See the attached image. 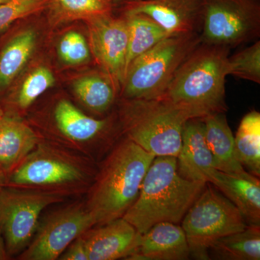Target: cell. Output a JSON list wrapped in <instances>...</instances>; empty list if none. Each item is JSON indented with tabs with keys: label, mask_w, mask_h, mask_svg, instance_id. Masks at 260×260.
<instances>
[{
	"label": "cell",
	"mask_w": 260,
	"mask_h": 260,
	"mask_svg": "<svg viewBox=\"0 0 260 260\" xmlns=\"http://www.w3.org/2000/svg\"><path fill=\"white\" fill-rule=\"evenodd\" d=\"M51 21L54 24L84 20L112 12L111 0H48Z\"/></svg>",
	"instance_id": "d4e9b609"
},
{
	"label": "cell",
	"mask_w": 260,
	"mask_h": 260,
	"mask_svg": "<svg viewBox=\"0 0 260 260\" xmlns=\"http://www.w3.org/2000/svg\"><path fill=\"white\" fill-rule=\"evenodd\" d=\"M6 173L3 172V171L0 169V190L6 186Z\"/></svg>",
	"instance_id": "1f68e13d"
},
{
	"label": "cell",
	"mask_w": 260,
	"mask_h": 260,
	"mask_svg": "<svg viewBox=\"0 0 260 260\" xmlns=\"http://www.w3.org/2000/svg\"><path fill=\"white\" fill-rule=\"evenodd\" d=\"M139 232L125 219L119 218L92 227L81 236L88 260L129 259L139 244Z\"/></svg>",
	"instance_id": "4fadbf2b"
},
{
	"label": "cell",
	"mask_w": 260,
	"mask_h": 260,
	"mask_svg": "<svg viewBox=\"0 0 260 260\" xmlns=\"http://www.w3.org/2000/svg\"><path fill=\"white\" fill-rule=\"evenodd\" d=\"M201 44L200 32L177 34L162 39L132 61L121 86L124 99L162 96L179 67Z\"/></svg>",
	"instance_id": "5b68a950"
},
{
	"label": "cell",
	"mask_w": 260,
	"mask_h": 260,
	"mask_svg": "<svg viewBox=\"0 0 260 260\" xmlns=\"http://www.w3.org/2000/svg\"><path fill=\"white\" fill-rule=\"evenodd\" d=\"M88 29L89 46L101 69L121 90L126 75L127 24L124 16L115 18L112 13L85 20Z\"/></svg>",
	"instance_id": "30bf717a"
},
{
	"label": "cell",
	"mask_w": 260,
	"mask_h": 260,
	"mask_svg": "<svg viewBox=\"0 0 260 260\" xmlns=\"http://www.w3.org/2000/svg\"><path fill=\"white\" fill-rule=\"evenodd\" d=\"M228 75L260 83V42L257 41L235 54L229 56Z\"/></svg>",
	"instance_id": "484cf974"
},
{
	"label": "cell",
	"mask_w": 260,
	"mask_h": 260,
	"mask_svg": "<svg viewBox=\"0 0 260 260\" xmlns=\"http://www.w3.org/2000/svg\"><path fill=\"white\" fill-rule=\"evenodd\" d=\"M62 200L56 191L3 187L0 190V228L8 254H18L28 246L43 210Z\"/></svg>",
	"instance_id": "ba28073f"
},
{
	"label": "cell",
	"mask_w": 260,
	"mask_h": 260,
	"mask_svg": "<svg viewBox=\"0 0 260 260\" xmlns=\"http://www.w3.org/2000/svg\"><path fill=\"white\" fill-rule=\"evenodd\" d=\"M194 119L182 108L167 98L124 99L121 121L126 138L154 156L177 158L183 129L186 121Z\"/></svg>",
	"instance_id": "277c9868"
},
{
	"label": "cell",
	"mask_w": 260,
	"mask_h": 260,
	"mask_svg": "<svg viewBox=\"0 0 260 260\" xmlns=\"http://www.w3.org/2000/svg\"><path fill=\"white\" fill-rule=\"evenodd\" d=\"M190 257L185 233L179 224H155L140 235L136 251L128 259L186 260Z\"/></svg>",
	"instance_id": "9a60e30c"
},
{
	"label": "cell",
	"mask_w": 260,
	"mask_h": 260,
	"mask_svg": "<svg viewBox=\"0 0 260 260\" xmlns=\"http://www.w3.org/2000/svg\"><path fill=\"white\" fill-rule=\"evenodd\" d=\"M206 184L181 177L176 157H155L138 198L122 218L140 234L162 222L179 224Z\"/></svg>",
	"instance_id": "6da1fadb"
},
{
	"label": "cell",
	"mask_w": 260,
	"mask_h": 260,
	"mask_svg": "<svg viewBox=\"0 0 260 260\" xmlns=\"http://www.w3.org/2000/svg\"><path fill=\"white\" fill-rule=\"evenodd\" d=\"M10 1V0H0V5L4 4V3H8V2Z\"/></svg>",
	"instance_id": "d6a6232c"
},
{
	"label": "cell",
	"mask_w": 260,
	"mask_h": 260,
	"mask_svg": "<svg viewBox=\"0 0 260 260\" xmlns=\"http://www.w3.org/2000/svg\"><path fill=\"white\" fill-rule=\"evenodd\" d=\"M59 59L64 64L80 65L90 61L91 51L85 38L79 32H66L57 46Z\"/></svg>",
	"instance_id": "83f0119b"
},
{
	"label": "cell",
	"mask_w": 260,
	"mask_h": 260,
	"mask_svg": "<svg viewBox=\"0 0 260 260\" xmlns=\"http://www.w3.org/2000/svg\"><path fill=\"white\" fill-rule=\"evenodd\" d=\"M95 225L83 205H71L51 214L38 227L34 240L20 256L25 260H55L84 233Z\"/></svg>",
	"instance_id": "9c48e42d"
},
{
	"label": "cell",
	"mask_w": 260,
	"mask_h": 260,
	"mask_svg": "<svg viewBox=\"0 0 260 260\" xmlns=\"http://www.w3.org/2000/svg\"><path fill=\"white\" fill-rule=\"evenodd\" d=\"M37 35L26 29L12 38L0 53V92L8 88L25 68L36 49Z\"/></svg>",
	"instance_id": "ffe728a7"
},
{
	"label": "cell",
	"mask_w": 260,
	"mask_h": 260,
	"mask_svg": "<svg viewBox=\"0 0 260 260\" xmlns=\"http://www.w3.org/2000/svg\"><path fill=\"white\" fill-rule=\"evenodd\" d=\"M155 158L126 138L112 149L98 173L85 205L95 225L124 216L138 198Z\"/></svg>",
	"instance_id": "7a4b0ae2"
},
{
	"label": "cell",
	"mask_w": 260,
	"mask_h": 260,
	"mask_svg": "<svg viewBox=\"0 0 260 260\" xmlns=\"http://www.w3.org/2000/svg\"><path fill=\"white\" fill-rule=\"evenodd\" d=\"M73 87L80 102L96 113L107 112L114 104L118 91L112 80L103 71L78 78Z\"/></svg>",
	"instance_id": "cb8c5ba5"
},
{
	"label": "cell",
	"mask_w": 260,
	"mask_h": 260,
	"mask_svg": "<svg viewBox=\"0 0 260 260\" xmlns=\"http://www.w3.org/2000/svg\"><path fill=\"white\" fill-rule=\"evenodd\" d=\"M229 52V48L201 43L181 63L162 96L193 118L225 113Z\"/></svg>",
	"instance_id": "3957f363"
},
{
	"label": "cell",
	"mask_w": 260,
	"mask_h": 260,
	"mask_svg": "<svg viewBox=\"0 0 260 260\" xmlns=\"http://www.w3.org/2000/svg\"><path fill=\"white\" fill-rule=\"evenodd\" d=\"M181 223L190 256L200 260L210 259L209 249L219 239L242 232L249 225L226 197L207 184Z\"/></svg>",
	"instance_id": "8992f818"
},
{
	"label": "cell",
	"mask_w": 260,
	"mask_h": 260,
	"mask_svg": "<svg viewBox=\"0 0 260 260\" xmlns=\"http://www.w3.org/2000/svg\"><path fill=\"white\" fill-rule=\"evenodd\" d=\"M123 16L127 24L129 34L126 58V73L132 61L171 35L146 15L124 13Z\"/></svg>",
	"instance_id": "603a6c76"
},
{
	"label": "cell",
	"mask_w": 260,
	"mask_h": 260,
	"mask_svg": "<svg viewBox=\"0 0 260 260\" xmlns=\"http://www.w3.org/2000/svg\"><path fill=\"white\" fill-rule=\"evenodd\" d=\"M177 158L178 172L181 177L208 183L210 176L216 169L205 139L204 121L202 118L186 121Z\"/></svg>",
	"instance_id": "5bb4252c"
},
{
	"label": "cell",
	"mask_w": 260,
	"mask_h": 260,
	"mask_svg": "<svg viewBox=\"0 0 260 260\" xmlns=\"http://www.w3.org/2000/svg\"><path fill=\"white\" fill-rule=\"evenodd\" d=\"M54 119L58 129L73 141L88 142L104 138L110 127L109 119H96L87 116L67 100L56 104Z\"/></svg>",
	"instance_id": "d6986e66"
},
{
	"label": "cell",
	"mask_w": 260,
	"mask_h": 260,
	"mask_svg": "<svg viewBox=\"0 0 260 260\" xmlns=\"http://www.w3.org/2000/svg\"><path fill=\"white\" fill-rule=\"evenodd\" d=\"M201 43L232 49L260 34V0H204Z\"/></svg>",
	"instance_id": "52a82bcc"
},
{
	"label": "cell",
	"mask_w": 260,
	"mask_h": 260,
	"mask_svg": "<svg viewBox=\"0 0 260 260\" xmlns=\"http://www.w3.org/2000/svg\"><path fill=\"white\" fill-rule=\"evenodd\" d=\"M210 259L259 260L260 225H249L217 241L209 249Z\"/></svg>",
	"instance_id": "44dd1931"
},
{
	"label": "cell",
	"mask_w": 260,
	"mask_h": 260,
	"mask_svg": "<svg viewBox=\"0 0 260 260\" xmlns=\"http://www.w3.org/2000/svg\"><path fill=\"white\" fill-rule=\"evenodd\" d=\"M82 236V235H81ZM81 236L75 239L59 256L63 260H88V252Z\"/></svg>",
	"instance_id": "f546056e"
},
{
	"label": "cell",
	"mask_w": 260,
	"mask_h": 260,
	"mask_svg": "<svg viewBox=\"0 0 260 260\" xmlns=\"http://www.w3.org/2000/svg\"><path fill=\"white\" fill-rule=\"evenodd\" d=\"M7 184L13 186H60L83 177L79 168L55 154L38 152L11 171Z\"/></svg>",
	"instance_id": "7c38bea8"
},
{
	"label": "cell",
	"mask_w": 260,
	"mask_h": 260,
	"mask_svg": "<svg viewBox=\"0 0 260 260\" xmlns=\"http://www.w3.org/2000/svg\"><path fill=\"white\" fill-rule=\"evenodd\" d=\"M4 115V113H3V110H2L1 108H0V119H1L2 116Z\"/></svg>",
	"instance_id": "836d02e7"
},
{
	"label": "cell",
	"mask_w": 260,
	"mask_h": 260,
	"mask_svg": "<svg viewBox=\"0 0 260 260\" xmlns=\"http://www.w3.org/2000/svg\"><path fill=\"white\" fill-rule=\"evenodd\" d=\"M203 6L204 0H133L124 13L146 15L172 36L200 32Z\"/></svg>",
	"instance_id": "8fae6325"
},
{
	"label": "cell",
	"mask_w": 260,
	"mask_h": 260,
	"mask_svg": "<svg viewBox=\"0 0 260 260\" xmlns=\"http://www.w3.org/2000/svg\"><path fill=\"white\" fill-rule=\"evenodd\" d=\"M34 130L13 116L0 119V169L10 172L28 156L37 144Z\"/></svg>",
	"instance_id": "e0dca14e"
},
{
	"label": "cell",
	"mask_w": 260,
	"mask_h": 260,
	"mask_svg": "<svg viewBox=\"0 0 260 260\" xmlns=\"http://www.w3.org/2000/svg\"><path fill=\"white\" fill-rule=\"evenodd\" d=\"M208 183L237 207L248 224L260 225L259 177L248 172L228 174L215 169L210 176Z\"/></svg>",
	"instance_id": "2e32d148"
},
{
	"label": "cell",
	"mask_w": 260,
	"mask_h": 260,
	"mask_svg": "<svg viewBox=\"0 0 260 260\" xmlns=\"http://www.w3.org/2000/svg\"><path fill=\"white\" fill-rule=\"evenodd\" d=\"M54 83V75L49 68L46 67L36 68L22 83L15 101L17 106L22 109L30 107Z\"/></svg>",
	"instance_id": "4316f807"
},
{
	"label": "cell",
	"mask_w": 260,
	"mask_h": 260,
	"mask_svg": "<svg viewBox=\"0 0 260 260\" xmlns=\"http://www.w3.org/2000/svg\"><path fill=\"white\" fill-rule=\"evenodd\" d=\"M8 259V251H7L4 239H3V234H2L1 228H0V260H5Z\"/></svg>",
	"instance_id": "4dcf8cb0"
},
{
	"label": "cell",
	"mask_w": 260,
	"mask_h": 260,
	"mask_svg": "<svg viewBox=\"0 0 260 260\" xmlns=\"http://www.w3.org/2000/svg\"><path fill=\"white\" fill-rule=\"evenodd\" d=\"M238 161L255 177L260 176V114L251 111L242 118L234 137Z\"/></svg>",
	"instance_id": "7402d4cb"
},
{
	"label": "cell",
	"mask_w": 260,
	"mask_h": 260,
	"mask_svg": "<svg viewBox=\"0 0 260 260\" xmlns=\"http://www.w3.org/2000/svg\"><path fill=\"white\" fill-rule=\"evenodd\" d=\"M111 1H112V2H113V1H114V0H111Z\"/></svg>",
	"instance_id": "e575fe53"
},
{
	"label": "cell",
	"mask_w": 260,
	"mask_h": 260,
	"mask_svg": "<svg viewBox=\"0 0 260 260\" xmlns=\"http://www.w3.org/2000/svg\"><path fill=\"white\" fill-rule=\"evenodd\" d=\"M48 0H10L0 5V34L16 20L44 10Z\"/></svg>",
	"instance_id": "f1b7e54d"
},
{
	"label": "cell",
	"mask_w": 260,
	"mask_h": 260,
	"mask_svg": "<svg viewBox=\"0 0 260 260\" xmlns=\"http://www.w3.org/2000/svg\"><path fill=\"white\" fill-rule=\"evenodd\" d=\"M204 121L207 143L213 155L215 169L228 174L246 172L237 159L234 136L225 113H215L202 118Z\"/></svg>",
	"instance_id": "ac0fdd59"
}]
</instances>
